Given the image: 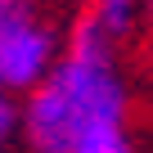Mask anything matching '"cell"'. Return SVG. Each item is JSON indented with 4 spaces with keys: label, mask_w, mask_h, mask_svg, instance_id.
Instances as JSON below:
<instances>
[{
    "label": "cell",
    "mask_w": 153,
    "mask_h": 153,
    "mask_svg": "<svg viewBox=\"0 0 153 153\" xmlns=\"http://www.w3.org/2000/svg\"><path fill=\"white\" fill-rule=\"evenodd\" d=\"M131 90L117 72L113 41L86 14L72 32L68 54L32 90L23 108V131L36 153H72L81 140L126 122Z\"/></svg>",
    "instance_id": "1"
},
{
    "label": "cell",
    "mask_w": 153,
    "mask_h": 153,
    "mask_svg": "<svg viewBox=\"0 0 153 153\" xmlns=\"http://www.w3.org/2000/svg\"><path fill=\"white\" fill-rule=\"evenodd\" d=\"M59 63L54 27L32 14L27 0H0V90H36Z\"/></svg>",
    "instance_id": "2"
},
{
    "label": "cell",
    "mask_w": 153,
    "mask_h": 153,
    "mask_svg": "<svg viewBox=\"0 0 153 153\" xmlns=\"http://www.w3.org/2000/svg\"><path fill=\"white\" fill-rule=\"evenodd\" d=\"M86 5H90V18L99 23V32L108 41H122L131 32V18H135L140 0H86Z\"/></svg>",
    "instance_id": "3"
},
{
    "label": "cell",
    "mask_w": 153,
    "mask_h": 153,
    "mask_svg": "<svg viewBox=\"0 0 153 153\" xmlns=\"http://www.w3.org/2000/svg\"><path fill=\"white\" fill-rule=\"evenodd\" d=\"M72 153H135V144H131L126 126H113V131H99V135L81 140Z\"/></svg>",
    "instance_id": "4"
},
{
    "label": "cell",
    "mask_w": 153,
    "mask_h": 153,
    "mask_svg": "<svg viewBox=\"0 0 153 153\" xmlns=\"http://www.w3.org/2000/svg\"><path fill=\"white\" fill-rule=\"evenodd\" d=\"M18 117H23V113H18L14 95H9V90H0V144H5V140L18 131Z\"/></svg>",
    "instance_id": "5"
}]
</instances>
